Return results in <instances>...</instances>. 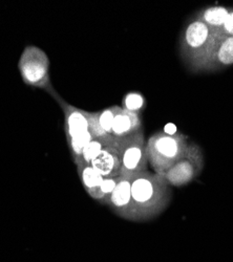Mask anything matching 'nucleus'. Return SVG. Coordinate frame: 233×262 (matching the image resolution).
Wrapping results in <instances>:
<instances>
[{
  "mask_svg": "<svg viewBox=\"0 0 233 262\" xmlns=\"http://www.w3.org/2000/svg\"><path fill=\"white\" fill-rule=\"evenodd\" d=\"M131 181L137 223L153 220L168 207L172 190L164 173L146 171L132 178Z\"/></svg>",
  "mask_w": 233,
  "mask_h": 262,
  "instance_id": "f257e3e1",
  "label": "nucleus"
},
{
  "mask_svg": "<svg viewBox=\"0 0 233 262\" xmlns=\"http://www.w3.org/2000/svg\"><path fill=\"white\" fill-rule=\"evenodd\" d=\"M187 138L183 135L156 133L146 142V155L156 173H165L186 157Z\"/></svg>",
  "mask_w": 233,
  "mask_h": 262,
  "instance_id": "f03ea898",
  "label": "nucleus"
},
{
  "mask_svg": "<svg viewBox=\"0 0 233 262\" xmlns=\"http://www.w3.org/2000/svg\"><path fill=\"white\" fill-rule=\"evenodd\" d=\"M18 70L28 86L45 90L55 98L58 96L51 83L50 59L44 50L36 46L27 47L19 58Z\"/></svg>",
  "mask_w": 233,
  "mask_h": 262,
  "instance_id": "7ed1b4c3",
  "label": "nucleus"
},
{
  "mask_svg": "<svg viewBox=\"0 0 233 262\" xmlns=\"http://www.w3.org/2000/svg\"><path fill=\"white\" fill-rule=\"evenodd\" d=\"M218 36L198 19L187 26L180 40V53L189 70L194 71Z\"/></svg>",
  "mask_w": 233,
  "mask_h": 262,
  "instance_id": "20e7f679",
  "label": "nucleus"
},
{
  "mask_svg": "<svg viewBox=\"0 0 233 262\" xmlns=\"http://www.w3.org/2000/svg\"><path fill=\"white\" fill-rule=\"evenodd\" d=\"M121 151L120 177L134 178L148 171L146 142L143 130L125 138H118Z\"/></svg>",
  "mask_w": 233,
  "mask_h": 262,
  "instance_id": "39448f33",
  "label": "nucleus"
},
{
  "mask_svg": "<svg viewBox=\"0 0 233 262\" xmlns=\"http://www.w3.org/2000/svg\"><path fill=\"white\" fill-rule=\"evenodd\" d=\"M230 64H233V37L220 35L193 72L216 71Z\"/></svg>",
  "mask_w": 233,
  "mask_h": 262,
  "instance_id": "423d86ee",
  "label": "nucleus"
},
{
  "mask_svg": "<svg viewBox=\"0 0 233 262\" xmlns=\"http://www.w3.org/2000/svg\"><path fill=\"white\" fill-rule=\"evenodd\" d=\"M202 155L198 146L190 145L187 155L174 167H172L164 176L169 185L181 186L194 180L202 169Z\"/></svg>",
  "mask_w": 233,
  "mask_h": 262,
  "instance_id": "0eeeda50",
  "label": "nucleus"
},
{
  "mask_svg": "<svg viewBox=\"0 0 233 262\" xmlns=\"http://www.w3.org/2000/svg\"><path fill=\"white\" fill-rule=\"evenodd\" d=\"M132 181L130 178L120 177V180L108 203L110 209L125 221L137 223V216L132 199Z\"/></svg>",
  "mask_w": 233,
  "mask_h": 262,
  "instance_id": "6e6552de",
  "label": "nucleus"
},
{
  "mask_svg": "<svg viewBox=\"0 0 233 262\" xmlns=\"http://www.w3.org/2000/svg\"><path fill=\"white\" fill-rule=\"evenodd\" d=\"M56 100L60 104L63 115H65V133L67 139L76 137L91 129L90 112L67 103L59 98V96L56 97Z\"/></svg>",
  "mask_w": 233,
  "mask_h": 262,
  "instance_id": "1a4fd4ad",
  "label": "nucleus"
},
{
  "mask_svg": "<svg viewBox=\"0 0 233 262\" xmlns=\"http://www.w3.org/2000/svg\"><path fill=\"white\" fill-rule=\"evenodd\" d=\"M91 166L103 178L120 177L121 151L118 138L115 137L114 142L100 152V155L91 163Z\"/></svg>",
  "mask_w": 233,
  "mask_h": 262,
  "instance_id": "9d476101",
  "label": "nucleus"
},
{
  "mask_svg": "<svg viewBox=\"0 0 233 262\" xmlns=\"http://www.w3.org/2000/svg\"><path fill=\"white\" fill-rule=\"evenodd\" d=\"M141 130H143L141 116L124 111L121 107L113 123L112 136L116 138H125L137 134Z\"/></svg>",
  "mask_w": 233,
  "mask_h": 262,
  "instance_id": "9b49d317",
  "label": "nucleus"
},
{
  "mask_svg": "<svg viewBox=\"0 0 233 262\" xmlns=\"http://www.w3.org/2000/svg\"><path fill=\"white\" fill-rule=\"evenodd\" d=\"M121 106L114 105L104 108L100 112L91 113L90 123L91 130L96 137H107L112 135V128L115 117L119 113Z\"/></svg>",
  "mask_w": 233,
  "mask_h": 262,
  "instance_id": "f8f14e48",
  "label": "nucleus"
},
{
  "mask_svg": "<svg viewBox=\"0 0 233 262\" xmlns=\"http://www.w3.org/2000/svg\"><path fill=\"white\" fill-rule=\"evenodd\" d=\"M76 167H77V173L83 188L86 189L87 193L91 196V198L95 200L104 178L91 165L81 163L76 165Z\"/></svg>",
  "mask_w": 233,
  "mask_h": 262,
  "instance_id": "ddd939ff",
  "label": "nucleus"
},
{
  "mask_svg": "<svg viewBox=\"0 0 233 262\" xmlns=\"http://www.w3.org/2000/svg\"><path fill=\"white\" fill-rule=\"evenodd\" d=\"M229 15V11L223 7L207 8L197 15V19L204 23L215 34L221 35V30Z\"/></svg>",
  "mask_w": 233,
  "mask_h": 262,
  "instance_id": "4468645a",
  "label": "nucleus"
},
{
  "mask_svg": "<svg viewBox=\"0 0 233 262\" xmlns=\"http://www.w3.org/2000/svg\"><path fill=\"white\" fill-rule=\"evenodd\" d=\"M95 138H96V136L94 135L93 131L90 129V130L84 131V133H82V134H80L76 137H73L71 139H67L69 149L71 151V155H72V158H73V161H74L75 165H77L80 162L84 150H86V148L89 146V144Z\"/></svg>",
  "mask_w": 233,
  "mask_h": 262,
  "instance_id": "2eb2a0df",
  "label": "nucleus"
},
{
  "mask_svg": "<svg viewBox=\"0 0 233 262\" xmlns=\"http://www.w3.org/2000/svg\"><path fill=\"white\" fill-rule=\"evenodd\" d=\"M115 140L114 136H107V137H96L90 144L89 146L84 150L82 158L78 164H87L91 165V163L100 155V152L107 148L110 144H112ZM77 164V165H78Z\"/></svg>",
  "mask_w": 233,
  "mask_h": 262,
  "instance_id": "dca6fc26",
  "label": "nucleus"
},
{
  "mask_svg": "<svg viewBox=\"0 0 233 262\" xmlns=\"http://www.w3.org/2000/svg\"><path fill=\"white\" fill-rule=\"evenodd\" d=\"M121 107L124 111L141 116V114L146 108V100L142 94L137 92H131L123 97Z\"/></svg>",
  "mask_w": 233,
  "mask_h": 262,
  "instance_id": "f3484780",
  "label": "nucleus"
},
{
  "mask_svg": "<svg viewBox=\"0 0 233 262\" xmlns=\"http://www.w3.org/2000/svg\"><path fill=\"white\" fill-rule=\"evenodd\" d=\"M119 180H120V177L104 178L95 200L102 205L108 206V203L111 199V195L114 192Z\"/></svg>",
  "mask_w": 233,
  "mask_h": 262,
  "instance_id": "a211bd4d",
  "label": "nucleus"
},
{
  "mask_svg": "<svg viewBox=\"0 0 233 262\" xmlns=\"http://www.w3.org/2000/svg\"><path fill=\"white\" fill-rule=\"evenodd\" d=\"M221 35L226 37H233V12L229 13L225 24L221 30Z\"/></svg>",
  "mask_w": 233,
  "mask_h": 262,
  "instance_id": "6ab92c4d",
  "label": "nucleus"
}]
</instances>
